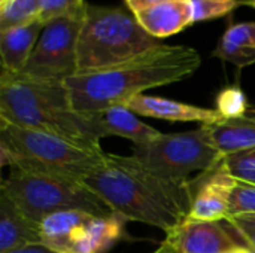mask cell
Returning a JSON list of instances; mask_svg holds the SVG:
<instances>
[{
	"instance_id": "1",
	"label": "cell",
	"mask_w": 255,
	"mask_h": 253,
	"mask_svg": "<svg viewBox=\"0 0 255 253\" xmlns=\"http://www.w3.org/2000/svg\"><path fill=\"white\" fill-rule=\"evenodd\" d=\"M82 183L127 222L146 224L166 234L190 215L194 198L190 182L166 179L133 155L106 152L102 164Z\"/></svg>"
},
{
	"instance_id": "2",
	"label": "cell",
	"mask_w": 255,
	"mask_h": 253,
	"mask_svg": "<svg viewBox=\"0 0 255 253\" xmlns=\"http://www.w3.org/2000/svg\"><path fill=\"white\" fill-rule=\"evenodd\" d=\"M200 63L196 49L161 43L114 67L76 73L64 85L76 112L96 113L124 106L146 89L181 82L190 78Z\"/></svg>"
},
{
	"instance_id": "3",
	"label": "cell",
	"mask_w": 255,
	"mask_h": 253,
	"mask_svg": "<svg viewBox=\"0 0 255 253\" xmlns=\"http://www.w3.org/2000/svg\"><path fill=\"white\" fill-rule=\"evenodd\" d=\"M0 119L100 148L88 115L73 109L64 82H46L1 70Z\"/></svg>"
},
{
	"instance_id": "4",
	"label": "cell",
	"mask_w": 255,
	"mask_h": 253,
	"mask_svg": "<svg viewBox=\"0 0 255 253\" xmlns=\"http://www.w3.org/2000/svg\"><path fill=\"white\" fill-rule=\"evenodd\" d=\"M105 154L102 148L76 143L0 119L1 167L33 169L82 182L102 164Z\"/></svg>"
},
{
	"instance_id": "5",
	"label": "cell",
	"mask_w": 255,
	"mask_h": 253,
	"mask_svg": "<svg viewBox=\"0 0 255 253\" xmlns=\"http://www.w3.org/2000/svg\"><path fill=\"white\" fill-rule=\"evenodd\" d=\"M161 42L120 7L87 3L78 42V73L97 72L126 63Z\"/></svg>"
},
{
	"instance_id": "6",
	"label": "cell",
	"mask_w": 255,
	"mask_h": 253,
	"mask_svg": "<svg viewBox=\"0 0 255 253\" xmlns=\"http://www.w3.org/2000/svg\"><path fill=\"white\" fill-rule=\"evenodd\" d=\"M4 192L18 209L36 224L52 213L81 210L94 216L115 215L111 207L81 180L48 171L12 167L1 180Z\"/></svg>"
},
{
	"instance_id": "7",
	"label": "cell",
	"mask_w": 255,
	"mask_h": 253,
	"mask_svg": "<svg viewBox=\"0 0 255 253\" xmlns=\"http://www.w3.org/2000/svg\"><path fill=\"white\" fill-rule=\"evenodd\" d=\"M131 155L146 169L175 182H190L188 177L197 171L211 173L224 160L202 127L184 133H161L152 142L134 146Z\"/></svg>"
},
{
	"instance_id": "8",
	"label": "cell",
	"mask_w": 255,
	"mask_h": 253,
	"mask_svg": "<svg viewBox=\"0 0 255 253\" xmlns=\"http://www.w3.org/2000/svg\"><path fill=\"white\" fill-rule=\"evenodd\" d=\"M127 221L118 215L94 216L81 210H64L39 224L42 245L57 253H108L127 239Z\"/></svg>"
},
{
	"instance_id": "9",
	"label": "cell",
	"mask_w": 255,
	"mask_h": 253,
	"mask_svg": "<svg viewBox=\"0 0 255 253\" xmlns=\"http://www.w3.org/2000/svg\"><path fill=\"white\" fill-rule=\"evenodd\" d=\"M84 13L85 9L46 22L21 73L46 82H66L75 76L78 73V42Z\"/></svg>"
},
{
	"instance_id": "10",
	"label": "cell",
	"mask_w": 255,
	"mask_h": 253,
	"mask_svg": "<svg viewBox=\"0 0 255 253\" xmlns=\"http://www.w3.org/2000/svg\"><path fill=\"white\" fill-rule=\"evenodd\" d=\"M164 242L181 253H229L244 246L221 222L188 216L166 234Z\"/></svg>"
},
{
	"instance_id": "11",
	"label": "cell",
	"mask_w": 255,
	"mask_h": 253,
	"mask_svg": "<svg viewBox=\"0 0 255 253\" xmlns=\"http://www.w3.org/2000/svg\"><path fill=\"white\" fill-rule=\"evenodd\" d=\"M124 106L128 107L136 115L170 121V122H199L202 125H209L224 119L217 109L200 107V106L187 104L182 101H175L157 95H146V94L133 97Z\"/></svg>"
},
{
	"instance_id": "12",
	"label": "cell",
	"mask_w": 255,
	"mask_h": 253,
	"mask_svg": "<svg viewBox=\"0 0 255 253\" xmlns=\"http://www.w3.org/2000/svg\"><path fill=\"white\" fill-rule=\"evenodd\" d=\"M91 128L99 140L106 136H117L127 139L137 145H145L157 139L161 133L151 125L142 122L134 112L126 106H115L102 112L87 113Z\"/></svg>"
},
{
	"instance_id": "13",
	"label": "cell",
	"mask_w": 255,
	"mask_h": 253,
	"mask_svg": "<svg viewBox=\"0 0 255 253\" xmlns=\"http://www.w3.org/2000/svg\"><path fill=\"white\" fill-rule=\"evenodd\" d=\"M233 183L235 177H232L221 164L218 169L208 173V177L194 194L188 218L217 222L226 221L229 216V198Z\"/></svg>"
},
{
	"instance_id": "14",
	"label": "cell",
	"mask_w": 255,
	"mask_h": 253,
	"mask_svg": "<svg viewBox=\"0 0 255 253\" xmlns=\"http://www.w3.org/2000/svg\"><path fill=\"white\" fill-rule=\"evenodd\" d=\"M139 24L155 39L173 36L194 22L193 0H169L134 13Z\"/></svg>"
},
{
	"instance_id": "15",
	"label": "cell",
	"mask_w": 255,
	"mask_h": 253,
	"mask_svg": "<svg viewBox=\"0 0 255 253\" xmlns=\"http://www.w3.org/2000/svg\"><path fill=\"white\" fill-rule=\"evenodd\" d=\"M28 245H42L39 224L25 216L18 206L0 191V253Z\"/></svg>"
},
{
	"instance_id": "16",
	"label": "cell",
	"mask_w": 255,
	"mask_h": 253,
	"mask_svg": "<svg viewBox=\"0 0 255 253\" xmlns=\"http://www.w3.org/2000/svg\"><path fill=\"white\" fill-rule=\"evenodd\" d=\"M211 145L226 158L227 155L255 148V109L241 118L223 119L217 124L202 125Z\"/></svg>"
},
{
	"instance_id": "17",
	"label": "cell",
	"mask_w": 255,
	"mask_h": 253,
	"mask_svg": "<svg viewBox=\"0 0 255 253\" xmlns=\"http://www.w3.org/2000/svg\"><path fill=\"white\" fill-rule=\"evenodd\" d=\"M43 22L40 19L0 31V58L1 70L10 73H21L40 37L43 30Z\"/></svg>"
},
{
	"instance_id": "18",
	"label": "cell",
	"mask_w": 255,
	"mask_h": 253,
	"mask_svg": "<svg viewBox=\"0 0 255 253\" xmlns=\"http://www.w3.org/2000/svg\"><path fill=\"white\" fill-rule=\"evenodd\" d=\"M214 55L239 69L255 64V22L230 25L215 48Z\"/></svg>"
},
{
	"instance_id": "19",
	"label": "cell",
	"mask_w": 255,
	"mask_h": 253,
	"mask_svg": "<svg viewBox=\"0 0 255 253\" xmlns=\"http://www.w3.org/2000/svg\"><path fill=\"white\" fill-rule=\"evenodd\" d=\"M40 19L39 0H7L0 4V31Z\"/></svg>"
},
{
	"instance_id": "20",
	"label": "cell",
	"mask_w": 255,
	"mask_h": 253,
	"mask_svg": "<svg viewBox=\"0 0 255 253\" xmlns=\"http://www.w3.org/2000/svg\"><path fill=\"white\" fill-rule=\"evenodd\" d=\"M248 98L242 88L238 85L226 86L217 95V110L223 115L224 119L241 118L248 113Z\"/></svg>"
},
{
	"instance_id": "21",
	"label": "cell",
	"mask_w": 255,
	"mask_h": 253,
	"mask_svg": "<svg viewBox=\"0 0 255 253\" xmlns=\"http://www.w3.org/2000/svg\"><path fill=\"white\" fill-rule=\"evenodd\" d=\"M221 166L236 180L255 185V148L227 155Z\"/></svg>"
},
{
	"instance_id": "22",
	"label": "cell",
	"mask_w": 255,
	"mask_h": 253,
	"mask_svg": "<svg viewBox=\"0 0 255 253\" xmlns=\"http://www.w3.org/2000/svg\"><path fill=\"white\" fill-rule=\"evenodd\" d=\"M255 215V185L235 179L229 198V216Z\"/></svg>"
},
{
	"instance_id": "23",
	"label": "cell",
	"mask_w": 255,
	"mask_h": 253,
	"mask_svg": "<svg viewBox=\"0 0 255 253\" xmlns=\"http://www.w3.org/2000/svg\"><path fill=\"white\" fill-rule=\"evenodd\" d=\"M85 0H39L40 21L46 24L57 18L79 13L85 9Z\"/></svg>"
},
{
	"instance_id": "24",
	"label": "cell",
	"mask_w": 255,
	"mask_h": 253,
	"mask_svg": "<svg viewBox=\"0 0 255 253\" xmlns=\"http://www.w3.org/2000/svg\"><path fill=\"white\" fill-rule=\"evenodd\" d=\"M239 4V0H193L194 22L226 16Z\"/></svg>"
},
{
	"instance_id": "25",
	"label": "cell",
	"mask_w": 255,
	"mask_h": 253,
	"mask_svg": "<svg viewBox=\"0 0 255 253\" xmlns=\"http://www.w3.org/2000/svg\"><path fill=\"white\" fill-rule=\"evenodd\" d=\"M226 222L233 228V231H235L236 234H239V236L244 239V242L247 243L245 246H248V248L255 253V230L254 228L247 227V225H244V224H241V222H238V221H233V219H226Z\"/></svg>"
},
{
	"instance_id": "26",
	"label": "cell",
	"mask_w": 255,
	"mask_h": 253,
	"mask_svg": "<svg viewBox=\"0 0 255 253\" xmlns=\"http://www.w3.org/2000/svg\"><path fill=\"white\" fill-rule=\"evenodd\" d=\"M164 1H169V0H127V6H128L131 13H136L139 10L152 7V6L164 3Z\"/></svg>"
},
{
	"instance_id": "27",
	"label": "cell",
	"mask_w": 255,
	"mask_h": 253,
	"mask_svg": "<svg viewBox=\"0 0 255 253\" xmlns=\"http://www.w3.org/2000/svg\"><path fill=\"white\" fill-rule=\"evenodd\" d=\"M6 253H57L54 251H51L49 248H46L45 245H28V246H22V248H18L15 251H10V252Z\"/></svg>"
},
{
	"instance_id": "28",
	"label": "cell",
	"mask_w": 255,
	"mask_h": 253,
	"mask_svg": "<svg viewBox=\"0 0 255 253\" xmlns=\"http://www.w3.org/2000/svg\"><path fill=\"white\" fill-rule=\"evenodd\" d=\"M227 219H233V221H238L247 227H251L255 230V215H245V216H235V218H227Z\"/></svg>"
},
{
	"instance_id": "29",
	"label": "cell",
	"mask_w": 255,
	"mask_h": 253,
	"mask_svg": "<svg viewBox=\"0 0 255 253\" xmlns=\"http://www.w3.org/2000/svg\"><path fill=\"white\" fill-rule=\"evenodd\" d=\"M152 253H181V252H178V251H176L172 245H169L167 242H163V243L157 248V251Z\"/></svg>"
},
{
	"instance_id": "30",
	"label": "cell",
	"mask_w": 255,
	"mask_h": 253,
	"mask_svg": "<svg viewBox=\"0 0 255 253\" xmlns=\"http://www.w3.org/2000/svg\"><path fill=\"white\" fill-rule=\"evenodd\" d=\"M229 253H254L248 246H241V248H238V249H235V251H232V252Z\"/></svg>"
},
{
	"instance_id": "31",
	"label": "cell",
	"mask_w": 255,
	"mask_h": 253,
	"mask_svg": "<svg viewBox=\"0 0 255 253\" xmlns=\"http://www.w3.org/2000/svg\"><path fill=\"white\" fill-rule=\"evenodd\" d=\"M250 4H251L253 7H255V0H251V1H250Z\"/></svg>"
},
{
	"instance_id": "32",
	"label": "cell",
	"mask_w": 255,
	"mask_h": 253,
	"mask_svg": "<svg viewBox=\"0 0 255 253\" xmlns=\"http://www.w3.org/2000/svg\"><path fill=\"white\" fill-rule=\"evenodd\" d=\"M7 0H0V4H3V3H6Z\"/></svg>"
},
{
	"instance_id": "33",
	"label": "cell",
	"mask_w": 255,
	"mask_h": 253,
	"mask_svg": "<svg viewBox=\"0 0 255 253\" xmlns=\"http://www.w3.org/2000/svg\"><path fill=\"white\" fill-rule=\"evenodd\" d=\"M126 1H127V0H126Z\"/></svg>"
}]
</instances>
